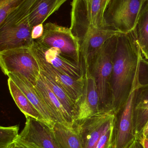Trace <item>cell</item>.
<instances>
[{
  "instance_id": "d6986e66",
  "label": "cell",
  "mask_w": 148,
  "mask_h": 148,
  "mask_svg": "<svg viewBox=\"0 0 148 148\" xmlns=\"http://www.w3.org/2000/svg\"><path fill=\"white\" fill-rule=\"evenodd\" d=\"M52 130L61 148H82L81 136L75 123L71 127L56 123Z\"/></svg>"
},
{
  "instance_id": "4316f807",
  "label": "cell",
  "mask_w": 148,
  "mask_h": 148,
  "mask_svg": "<svg viewBox=\"0 0 148 148\" xmlns=\"http://www.w3.org/2000/svg\"><path fill=\"white\" fill-rule=\"evenodd\" d=\"M148 135V121L144 126L140 134L139 137L137 138V140H140L142 138H146Z\"/></svg>"
},
{
  "instance_id": "5b68a950",
  "label": "cell",
  "mask_w": 148,
  "mask_h": 148,
  "mask_svg": "<svg viewBox=\"0 0 148 148\" xmlns=\"http://www.w3.org/2000/svg\"><path fill=\"white\" fill-rule=\"evenodd\" d=\"M145 0H111L104 14L106 27L127 33L136 27Z\"/></svg>"
},
{
  "instance_id": "6da1fadb",
  "label": "cell",
  "mask_w": 148,
  "mask_h": 148,
  "mask_svg": "<svg viewBox=\"0 0 148 148\" xmlns=\"http://www.w3.org/2000/svg\"><path fill=\"white\" fill-rule=\"evenodd\" d=\"M142 57L135 29L118 35L111 79L112 110L115 114L130 95Z\"/></svg>"
},
{
  "instance_id": "83f0119b",
  "label": "cell",
  "mask_w": 148,
  "mask_h": 148,
  "mask_svg": "<svg viewBox=\"0 0 148 148\" xmlns=\"http://www.w3.org/2000/svg\"><path fill=\"white\" fill-rule=\"evenodd\" d=\"M129 148H143L142 144L139 140L136 139L132 143Z\"/></svg>"
},
{
  "instance_id": "2e32d148",
  "label": "cell",
  "mask_w": 148,
  "mask_h": 148,
  "mask_svg": "<svg viewBox=\"0 0 148 148\" xmlns=\"http://www.w3.org/2000/svg\"><path fill=\"white\" fill-rule=\"evenodd\" d=\"M9 78L23 91L30 101L39 111L44 118L46 124L52 128L56 123L52 115L49 110L44 100L36 90L28 79L18 73H10L8 75Z\"/></svg>"
},
{
  "instance_id": "4dcf8cb0",
  "label": "cell",
  "mask_w": 148,
  "mask_h": 148,
  "mask_svg": "<svg viewBox=\"0 0 148 148\" xmlns=\"http://www.w3.org/2000/svg\"><path fill=\"white\" fill-rule=\"evenodd\" d=\"M145 1H148V0H145Z\"/></svg>"
},
{
  "instance_id": "3957f363",
  "label": "cell",
  "mask_w": 148,
  "mask_h": 148,
  "mask_svg": "<svg viewBox=\"0 0 148 148\" xmlns=\"http://www.w3.org/2000/svg\"><path fill=\"white\" fill-rule=\"evenodd\" d=\"M36 0H27L8 15L0 23V52L20 48H31L34 40L29 21L30 8Z\"/></svg>"
},
{
  "instance_id": "9a60e30c",
  "label": "cell",
  "mask_w": 148,
  "mask_h": 148,
  "mask_svg": "<svg viewBox=\"0 0 148 148\" xmlns=\"http://www.w3.org/2000/svg\"><path fill=\"white\" fill-rule=\"evenodd\" d=\"M36 60L41 71L50 76L76 104L82 95L84 77L80 79L74 78L40 60Z\"/></svg>"
},
{
  "instance_id": "f546056e",
  "label": "cell",
  "mask_w": 148,
  "mask_h": 148,
  "mask_svg": "<svg viewBox=\"0 0 148 148\" xmlns=\"http://www.w3.org/2000/svg\"><path fill=\"white\" fill-rule=\"evenodd\" d=\"M8 148H24L16 141L12 143Z\"/></svg>"
},
{
  "instance_id": "484cf974",
  "label": "cell",
  "mask_w": 148,
  "mask_h": 148,
  "mask_svg": "<svg viewBox=\"0 0 148 148\" xmlns=\"http://www.w3.org/2000/svg\"><path fill=\"white\" fill-rule=\"evenodd\" d=\"M44 33V27L43 24H39L33 27L31 31V37L34 40L41 38Z\"/></svg>"
},
{
  "instance_id": "1f68e13d",
  "label": "cell",
  "mask_w": 148,
  "mask_h": 148,
  "mask_svg": "<svg viewBox=\"0 0 148 148\" xmlns=\"http://www.w3.org/2000/svg\"><path fill=\"white\" fill-rule=\"evenodd\" d=\"M23 147L24 148H26L24 147Z\"/></svg>"
},
{
  "instance_id": "ac0fdd59",
  "label": "cell",
  "mask_w": 148,
  "mask_h": 148,
  "mask_svg": "<svg viewBox=\"0 0 148 148\" xmlns=\"http://www.w3.org/2000/svg\"><path fill=\"white\" fill-rule=\"evenodd\" d=\"M134 114L136 137L137 139L148 121V84L142 85L137 90Z\"/></svg>"
},
{
  "instance_id": "5bb4252c",
  "label": "cell",
  "mask_w": 148,
  "mask_h": 148,
  "mask_svg": "<svg viewBox=\"0 0 148 148\" xmlns=\"http://www.w3.org/2000/svg\"><path fill=\"white\" fill-rule=\"evenodd\" d=\"M34 87L44 100L56 123L67 127L73 126L75 123L74 119L55 95L41 74Z\"/></svg>"
},
{
  "instance_id": "7a4b0ae2",
  "label": "cell",
  "mask_w": 148,
  "mask_h": 148,
  "mask_svg": "<svg viewBox=\"0 0 148 148\" xmlns=\"http://www.w3.org/2000/svg\"><path fill=\"white\" fill-rule=\"evenodd\" d=\"M117 36L107 41L100 50L84 63L85 68L95 82L102 111L112 110L111 79Z\"/></svg>"
},
{
  "instance_id": "cb8c5ba5",
  "label": "cell",
  "mask_w": 148,
  "mask_h": 148,
  "mask_svg": "<svg viewBox=\"0 0 148 148\" xmlns=\"http://www.w3.org/2000/svg\"><path fill=\"white\" fill-rule=\"evenodd\" d=\"M27 0H0V23L10 12L23 4Z\"/></svg>"
},
{
  "instance_id": "e0dca14e",
  "label": "cell",
  "mask_w": 148,
  "mask_h": 148,
  "mask_svg": "<svg viewBox=\"0 0 148 148\" xmlns=\"http://www.w3.org/2000/svg\"><path fill=\"white\" fill-rule=\"evenodd\" d=\"M67 0H36L30 8L29 21L32 28L43 24Z\"/></svg>"
},
{
  "instance_id": "8fae6325",
  "label": "cell",
  "mask_w": 148,
  "mask_h": 148,
  "mask_svg": "<svg viewBox=\"0 0 148 148\" xmlns=\"http://www.w3.org/2000/svg\"><path fill=\"white\" fill-rule=\"evenodd\" d=\"M31 51L35 58L71 77L80 79L85 75V66L67 59L58 49L50 48L34 40Z\"/></svg>"
},
{
  "instance_id": "44dd1931",
  "label": "cell",
  "mask_w": 148,
  "mask_h": 148,
  "mask_svg": "<svg viewBox=\"0 0 148 148\" xmlns=\"http://www.w3.org/2000/svg\"><path fill=\"white\" fill-rule=\"evenodd\" d=\"M142 56L148 60V1H146L135 28Z\"/></svg>"
},
{
  "instance_id": "d4e9b609",
  "label": "cell",
  "mask_w": 148,
  "mask_h": 148,
  "mask_svg": "<svg viewBox=\"0 0 148 148\" xmlns=\"http://www.w3.org/2000/svg\"><path fill=\"white\" fill-rule=\"evenodd\" d=\"M96 148H114V124L103 134Z\"/></svg>"
},
{
  "instance_id": "52a82bcc",
  "label": "cell",
  "mask_w": 148,
  "mask_h": 148,
  "mask_svg": "<svg viewBox=\"0 0 148 148\" xmlns=\"http://www.w3.org/2000/svg\"><path fill=\"white\" fill-rule=\"evenodd\" d=\"M36 41L48 47L58 49L67 59L84 66L79 42L70 28L48 23L44 25L43 35Z\"/></svg>"
},
{
  "instance_id": "d6a6232c",
  "label": "cell",
  "mask_w": 148,
  "mask_h": 148,
  "mask_svg": "<svg viewBox=\"0 0 148 148\" xmlns=\"http://www.w3.org/2000/svg\"><path fill=\"white\" fill-rule=\"evenodd\" d=\"M147 138H148V136H147Z\"/></svg>"
},
{
  "instance_id": "ba28073f",
  "label": "cell",
  "mask_w": 148,
  "mask_h": 148,
  "mask_svg": "<svg viewBox=\"0 0 148 148\" xmlns=\"http://www.w3.org/2000/svg\"><path fill=\"white\" fill-rule=\"evenodd\" d=\"M139 69L127 101L115 114L114 148H128L136 139L134 114L135 101L137 90L142 86L139 81Z\"/></svg>"
},
{
  "instance_id": "ffe728a7",
  "label": "cell",
  "mask_w": 148,
  "mask_h": 148,
  "mask_svg": "<svg viewBox=\"0 0 148 148\" xmlns=\"http://www.w3.org/2000/svg\"><path fill=\"white\" fill-rule=\"evenodd\" d=\"M8 84L10 93L13 100L25 117L30 116L46 124L42 116L30 101L23 91L10 78L8 79Z\"/></svg>"
},
{
  "instance_id": "4fadbf2b",
  "label": "cell",
  "mask_w": 148,
  "mask_h": 148,
  "mask_svg": "<svg viewBox=\"0 0 148 148\" xmlns=\"http://www.w3.org/2000/svg\"><path fill=\"white\" fill-rule=\"evenodd\" d=\"M121 33L108 28H88L76 38L79 42L82 60L84 64L100 50L107 41Z\"/></svg>"
},
{
  "instance_id": "836d02e7",
  "label": "cell",
  "mask_w": 148,
  "mask_h": 148,
  "mask_svg": "<svg viewBox=\"0 0 148 148\" xmlns=\"http://www.w3.org/2000/svg\"><path fill=\"white\" fill-rule=\"evenodd\" d=\"M128 148H129V147Z\"/></svg>"
},
{
  "instance_id": "8992f818",
  "label": "cell",
  "mask_w": 148,
  "mask_h": 148,
  "mask_svg": "<svg viewBox=\"0 0 148 148\" xmlns=\"http://www.w3.org/2000/svg\"><path fill=\"white\" fill-rule=\"evenodd\" d=\"M0 66L3 73H18L35 86L41 69L31 48L23 47L0 52Z\"/></svg>"
},
{
  "instance_id": "f1b7e54d",
  "label": "cell",
  "mask_w": 148,
  "mask_h": 148,
  "mask_svg": "<svg viewBox=\"0 0 148 148\" xmlns=\"http://www.w3.org/2000/svg\"><path fill=\"white\" fill-rule=\"evenodd\" d=\"M142 144L143 148H148V138L147 137L139 140Z\"/></svg>"
},
{
  "instance_id": "7402d4cb",
  "label": "cell",
  "mask_w": 148,
  "mask_h": 148,
  "mask_svg": "<svg viewBox=\"0 0 148 148\" xmlns=\"http://www.w3.org/2000/svg\"><path fill=\"white\" fill-rule=\"evenodd\" d=\"M46 82L71 117L75 120L76 104L66 91L49 75L41 71Z\"/></svg>"
},
{
  "instance_id": "30bf717a",
  "label": "cell",
  "mask_w": 148,
  "mask_h": 148,
  "mask_svg": "<svg viewBox=\"0 0 148 148\" xmlns=\"http://www.w3.org/2000/svg\"><path fill=\"white\" fill-rule=\"evenodd\" d=\"M113 110L102 111L87 119L75 122L82 148H96L103 134L114 123Z\"/></svg>"
},
{
  "instance_id": "603a6c76",
  "label": "cell",
  "mask_w": 148,
  "mask_h": 148,
  "mask_svg": "<svg viewBox=\"0 0 148 148\" xmlns=\"http://www.w3.org/2000/svg\"><path fill=\"white\" fill-rule=\"evenodd\" d=\"M18 125L0 127V148H8L19 136Z\"/></svg>"
},
{
  "instance_id": "9c48e42d",
  "label": "cell",
  "mask_w": 148,
  "mask_h": 148,
  "mask_svg": "<svg viewBox=\"0 0 148 148\" xmlns=\"http://www.w3.org/2000/svg\"><path fill=\"white\" fill-rule=\"evenodd\" d=\"M25 126L16 141L26 148H61L52 128L30 116H26Z\"/></svg>"
},
{
  "instance_id": "277c9868",
  "label": "cell",
  "mask_w": 148,
  "mask_h": 148,
  "mask_svg": "<svg viewBox=\"0 0 148 148\" xmlns=\"http://www.w3.org/2000/svg\"><path fill=\"white\" fill-rule=\"evenodd\" d=\"M110 1L73 0L70 29L73 34H81L89 27L107 28L104 14Z\"/></svg>"
},
{
  "instance_id": "7c38bea8",
  "label": "cell",
  "mask_w": 148,
  "mask_h": 148,
  "mask_svg": "<svg viewBox=\"0 0 148 148\" xmlns=\"http://www.w3.org/2000/svg\"><path fill=\"white\" fill-rule=\"evenodd\" d=\"M85 70L82 95L76 103L75 122L85 120L102 112L94 79L85 68Z\"/></svg>"
}]
</instances>
